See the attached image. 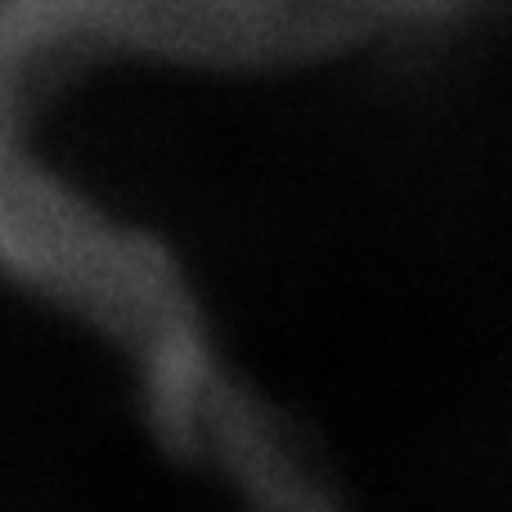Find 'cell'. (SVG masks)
Segmentation results:
<instances>
[]
</instances>
